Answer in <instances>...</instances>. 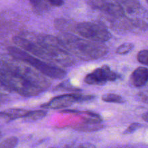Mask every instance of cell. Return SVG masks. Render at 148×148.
Segmentation results:
<instances>
[{
  "label": "cell",
  "instance_id": "cell-1",
  "mask_svg": "<svg viewBox=\"0 0 148 148\" xmlns=\"http://www.w3.org/2000/svg\"><path fill=\"white\" fill-rule=\"evenodd\" d=\"M12 40L19 49L48 63L63 66H71L75 63L73 56L62 48L55 36L27 33L14 36Z\"/></svg>",
  "mask_w": 148,
  "mask_h": 148
},
{
  "label": "cell",
  "instance_id": "cell-2",
  "mask_svg": "<svg viewBox=\"0 0 148 148\" xmlns=\"http://www.w3.org/2000/svg\"><path fill=\"white\" fill-rule=\"evenodd\" d=\"M62 48L72 56L84 61H92L106 56L108 49L103 43L91 41L72 33H60L56 36Z\"/></svg>",
  "mask_w": 148,
  "mask_h": 148
},
{
  "label": "cell",
  "instance_id": "cell-3",
  "mask_svg": "<svg viewBox=\"0 0 148 148\" xmlns=\"http://www.w3.org/2000/svg\"><path fill=\"white\" fill-rule=\"evenodd\" d=\"M0 84L4 89L14 91L26 98L37 96L43 92L21 75L6 67L3 64L0 67Z\"/></svg>",
  "mask_w": 148,
  "mask_h": 148
},
{
  "label": "cell",
  "instance_id": "cell-4",
  "mask_svg": "<svg viewBox=\"0 0 148 148\" xmlns=\"http://www.w3.org/2000/svg\"><path fill=\"white\" fill-rule=\"evenodd\" d=\"M9 53L13 59L20 61L31 66L40 73L46 77L53 79H63L66 75V72L56 65L50 64V63L36 58L25 51L15 46H10L7 48Z\"/></svg>",
  "mask_w": 148,
  "mask_h": 148
},
{
  "label": "cell",
  "instance_id": "cell-5",
  "mask_svg": "<svg viewBox=\"0 0 148 148\" xmlns=\"http://www.w3.org/2000/svg\"><path fill=\"white\" fill-rule=\"evenodd\" d=\"M13 59L14 61L3 62V65L10 70L21 75L26 80L36 88L41 90L43 92L49 88L51 86V82L46 76L42 75L36 69H34V68L27 64H23L24 62Z\"/></svg>",
  "mask_w": 148,
  "mask_h": 148
},
{
  "label": "cell",
  "instance_id": "cell-6",
  "mask_svg": "<svg viewBox=\"0 0 148 148\" xmlns=\"http://www.w3.org/2000/svg\"><path fill=\"white\" fill-rule=\"evenodd\" d=\"M75 33L91 41L103 43L111 38V34L103 23L82 22L77 23Z\"/></svg>",
  "mask_w": 148,
  "mask_h": 148
},
{
  "label": "cell",
  "instance_id": "cell-7",
  "mask_svg": "<svg viewBox=\"0 0 148 148\" xmlns=\"http://www.w3.org/2000/svg\"><path fill=\"white\" fill-rule=\"evenodd\" d=\"M94 95H85L79 92L58 95L51 99L49 102L41 105L40 108L44 109H62L72 105L74 103H82L95 99Z\"/></svg>",
  "mask_w": 148,
  "mask_h": 148
},
{
  "label": "cell",
  "instance_id": "cell-8",
  "mask_svg": "<svg viewBox=\"0 0 148 148\" xmlns=\"http://www.w3.org/2000/svg\"><path fill=\"white\" fill-rule=\"evenodd\" d=\"M120 75L114 72L108 65L97 68L85 76V83L91 85H102L108 82H114L119 79Z\"/></svg>",
  "mask_w": 148,
  "mask_h": 148
},
{
  "label": "cell",
  "instance_id": "cell-9",
  "mask_svg": "<svg viewBox=\"0 0 148 148\" xmlns=\"http://www.w3.org/2000/svg\"><path fill=\"white\" fill-rule=\"evenodd\" d=\"M88 4L90 7L95 10H98L105 12L107 15L110 16L114 20L122 18L125 17V13L119 1H89Z\"/></svg>",
  "mask_w": 148,
  "mask_h": 148
},
{
  "label": "cell",
  "instance_id": "cell-10",
  "mask_svg": "<svg viewBox=\"0 0 148 148\" xmlns=\"http://www.w3.org/2000/svg\"><path fill=\"white\" fill-rule=\"evenodd\" d=\"M131 82L136 88H141L148 82V69L140 66L134 69L131 75Z\"/></svg>",
  "mask_w": 148,
  "mask_h": 148
},
{
  "label": "cell",
  "instance_id": "cell-11",
  "mask_svg": "<svg viewBox=\"0 0 148 148\" xmlns=\"http://www.w3.org/2000/svg\"><path fill=\"white\" fill-rule=\"evenodd\" d=\"M28 110L22 108H11L0 112V118L7 121H12L18 119H25L28 114Z\"/></svg>",
  "mask_w": 148,
  "mask_h": 148
},
{
  "label": "cell",
  "instance_id": "cell-12",
  "mask_svg": "<svg viewBox=\"0 0 148 148\" xmlns=\"http://www.w3.org/2000/svg\"><path fill=\"white\" fill-rule=\"evenodd\" d=\"M53 24L56 30H60L61 33H72V32L75 33L77 23L68 19L56 18Z\"/></svg>",
  "mask_w": 148,
  "mask_h": 148
},
{
  "label": "cell",
  "instance_id": "cell-13",
  "mask_svg": "<svg viewBox=\"0 0 148 148\" xmlns=\"http://www.w3.org/2000/svg\"><path fill=\"white\" fill-rule=\"evenodd\" d=\"M33 11L37 14H43L46 12L49 11L51 8V6L48 1L43 0H32L30 1Z\"/></svg>",
  "mask_w": 148,
  "mask_h": 148
},
{
  "label": "cell",
  "instance_id": "cell-14",
  "mask_svg": "<svg viewBox=\"0 0 148 148\" xmlns=\"http://www.w3.org/2000/svg\"><path fill=\"white\" fill-rule=\"evenodd\" d=\"M120 5L124 10V13L127 14H133L137 12L141 7L140 3L137 1H129V0H121L118 1Z\"/></svg>",
  "mask_w": 148,
  "mask_h": 148
},
{
  "label": "cell",
  "instance_id": "cell-15",
  "mask_svg": "<svg viewBox=\"0 0 148 148\" xmlns=\"http://www.w3.org/2000/svg\"><path fill=\"white\" fill-rule=\"evenodd\" d=\"M103 128V126L101 124H90V123L82 122V124H77L73 127V129L75 130L85 132H91L98 131Z\"/></svg>",
  "mask_w": 148,
  "mask_h": 148
},
{
  "label": "cell",
  "instance_id": "cell-16",
  "mask_svg": "<svg viewBox=\"0 0 148 148\" xmlns=\"http://www.w3.org/2000/svg\"><path fill=\"white\" fill-rule=\"evenodd\" d=\"M47 115V112L44 110H36V111H29L25 119L27 121H35L41 119Z\"/></svg>",
  "mask_w": 148,
  "mask_h": 148
},
{
  "label": "cell",
  "instance_id": "cell-17",
  "mask_svg": "<svg viewBox=\"0 0 148 148\" xmlns=\"http://www.w3.org/2000/svg\"><path fill=\"white\" fill-rule=\"evenodd\" d=\"M102 101L106 103H124L125 102L123 97L118 94L107 93L102 96Z\"/></svg>",
  "mask_w": 148,
  "mask_h": 148
},
{
  "label": "cell",
  "instance_id": "cell-18",
  "mask_svg": "<svg viewBox=\"0 0 148 148\" xmlns=\"http://www.w3.org/2000/svg\"><path fill=\"white\" fill-rule=\"evenodd\" d=\"M134 47V45L132 43H124L120 45L116 49V53L119 55H126L130 53Z\"/></svg>",
  "mask_w": 148,
  "mask_h": 148
},
{
  "label": "cell",
  "instance_id": "cell-19",
  "mask_svg": "<svg viewBox=\"0 0 148 148\" xmlns=\"http://www.w3.org/2000/svg\"><path fill=\"white\" fill-rule=\"evenodd\" d=\"M17 142H18V140L17 137H10L0 143V148H14L17 145Z\"/></svg>",
  "mask_w": 148,
  "mask_h": 148
},
{
  "label": "cell",
  "instance_id": "cell-20",
  "mask_svg": "<svg viewBox=\"0 0 148 148\" xmlns=\"http://www.w3.org/2000/svg\"><path fill=\"white\" fill-rule=\"evenodd\" d=\"M56 88H57V89L65 90H68V91H72V92H75L81 91V90L79 89V88H75L74 86L71 85L70 84H69V82H62V83L59 84L58 86H56Z\"/></svg>",
  "mask_w": 148,
  "mask_h": 148
},
{
  "label": "cell",
  "instance_id": "cell-21",
  "mask_svg": "<svg viewBox=\"0 0 148 148\" xmlns=\"http://www.w3.org/2000/svg\"><path fill=\"white\" fill-rule=\"evenodd\" d=\"M137 60L141 64L148 66V50H142L137 54Z\"/></svg>",
  "mask_w": 148,
  "mask_h": 148
},
{
  "label": "cell",
  "instance_id": "cell-22",
  "mask_svg": "<svg viewBox=\"0 0 148 148\" xmlns=\"http://www.w3.org/2000/svg\"><path fill=\"white\" fill-rule=\"evenodd\" d=\"M142 127L141 124L140 123H132V124H130L128 127V128L124 132V134H132V133L134 132L135 131H137L138 129H140Z\"/></svg>",
  "mask_w": 148,
  "mask_h": 148
},
{
  "label": "cell",
  "instance_id": "cell-23",
  "mask_svg": "<svg viewBox=\"0 0 148 148\" xmlns=\"http://www.w3.org/2000/svg\"><path fill=\"white\" fill-rule=\"evenodd\" d=\"M137 97L142 102L148 104V90L140 91L137 95Z\"/></svg>",
  "mask_w": 148,
  "mask_h": 148
},
{
  "label": "cell",
  "instance_id": "cell-24",
  "mask_svg": "<svg viewBox=\"0 0 148 148\" xmlns=\"http://www.w3.org/2000/svg\"><path fill=\"white\" fill-rule=\"evenodd\" d=\"M48 1L51 7H61L64 4V1H62V0H48Z\"/></svg>",
  "mask_w": 148,
  "mask_h": 148
},
{
  "label": "cell",
  "instance_id": "cell-25",
  "mask_svg": "<svg viewBox=\"0 0 148 148\" xmlns=\"http://www.w3.org/2000/svg\"><path fill=\"white\" fill-rule=\"evenodd\" d=\"M72 148H95V147L92 145L89 144V143H81V144L77 145Z\"/></svg>",
  "mask_w": 148,
  "mask_h": 148
},
{
  "label": "cell",
  "instance_id": "cell-26",
  "mask_svg": "<svg viewBox=\"0 0 148 148\" xmlns=\"http://www.w3.org/2000/svg\"><path fill=\"white\" fill-rule=\"evenodd\" d=\"M143 119L145 120V121H147L148 122V112L145 113V114H144L143 115Z\"/></svg>",
  "mask_w": 148,
  "mask_h": 148
},
{
  "label": "cell",
  "instance_id": "cell-27",
  "mask_svg": "<svg viewBox=\"0 0 148 148\" xmlns=\"http://www.w3.org/2000/svg\"><path fill=\"white\" fill-rule=\"evenodd\" d=\"M3 98H4V95H3L2 94L0 93V101H1V100H3Z\"/></svg>",
  "mask_w": 148,
  "mask_h": 148
},
{
  "label": "cell",
  "instance_id": "cell-28",
  "mask_svg": "<svg viewBox=\"0 0 148 148\" xmlns=\"http://www.w3.org/2000/svg\"><path fill=\"white\" fill-rule=\"evenodd\" d=\"M1 131H0V138H1Z\"/></svg>",
  "mask_w": 148,
  "mask_h": 148
},
{
  "label": "cell",
  "instance_id": "cell-29",
  "mask_svg": "<svg viewBox=\"0 0 148 148\" xmlns=\"http://www.w3.org/2000/svg\"><path fill=\"white\" fill-rule=\"evenodd\" d=\"M147 4H148V1H147Z\"/></svg>",
  "mask_w": 148,
  "mask_h": 148
}]
</instances>
